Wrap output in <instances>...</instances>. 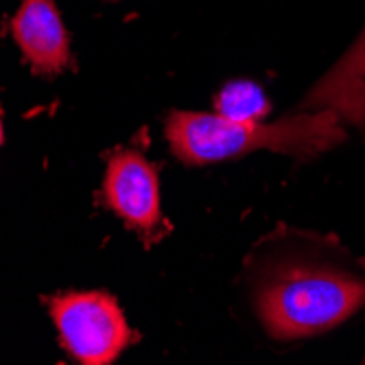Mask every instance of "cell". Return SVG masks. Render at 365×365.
Returning a JSON list of instances; mask_svg holds the SVG:
<instances>
[{
    "label": "cell",
    "instance_id": "obj_5",
    "mask_svg": "<svg viewBox=\"0 0 365 365\" xmlns=\"http://www.w3.org/2000/svg\"><path fill=\"white\" fill-rule=\"evenodd\" d=\"M11 36L36 73L57 75L71 66V38L55 0H22Z\"/></svg>",
    "mask_w": 365,
    "mask_h": 365
},
{
    "label": "cell",
    "instance_id": "obj_4",
    "mask_svg": "<svg viewBox=\"0 0 365 365\" xmlns=\"http://www.w3.org/2000/svg\"><path fill=\"white\" fill-rule=\"evenodd\" d=\"M103 202L129 227L151 237L162 223L160 184L153 164H149L138 151H116L108 162Z\"/></svg>",
    "mask_w": 365,
    "mask_h": 365
},
{
    "label": "cell",
    "instance_id": "obj_2",
    "mask_svg": "<svg viewBox=\"0 0 365 365\" xmlns=\"http://www.w3.org/2000/svg\"><path fill=\"white\" fill-rule=\"evenodd\" d=\"M365 304V280L324 264H284L258 289L256 309L276 339L319 335Z\"/></svg>",
    "mask_w": 365,
    "mask_h": 365
},
{
    "label": "cell",
    "instance_id": "obj_3",
    "mask_svg": "<svg viewBox=\"0 0 365 365\" xmlns=\"http://www.w3.org/2000/svg\"><path fill=\"white\" fill-rule=\"evenodd\" d=\"M59 344L83 365H108L138 339L108 293H63L48 302Z\"/></svg>",
    "mask_w": 365,
    "mask_h": 365
},
{
    "label": "cell",
    "instance_id": "obj_7",
    "mask_svg": "<svg viewBox=\"0 0 365 365\" xmlns=\"http://www.w3.org/2000/svg\"><path fill=\"white\" fill-rule=\"evenodd\" d=\"M217 114L230 120H262L272 106L262 88L254 81H232L215 98Z\"/></svg>",
    "mask_w": 365,
    "mask_h": 365
},
{
    "label": "cell",
    "instance_id": "obj_1",
    "mask_svg": "<svg viewBox=\"0 0 365 365\" xmlns=\"http://www.w3.org/2000/svg\"><path fill=\"white\" fill-rule=\"evenodd\" d=\"M341 116L335 110H311L278 123L230 120L219 114L173 112L167 120V138L173 153L192 167L230 160L258 149L313 160L346 140Z\"/></svg>",
    "mask_w": 365,
    "mask_h": 365
},
{
    "label": "cell",
    "instance_id": "obj_8",
    "mask_svg": "<svg viewBox=\"0 0 365 365\" xmlns=\"http://www.w3.org/2000/svg\"><path fill=\"white\" fill-rule=\"evenodd\" d=\"M3 140H5V134H3V123H0V145H3Z\"/></svg>",
    "mask_w": 365,
    "mask_h": 365
},
{
    "label": "cell",
    "instance_id": "obj_6",
    "mask_svg": "<svg viewBox=\"0 0 365 365\" xmlns=\"http://www.w3.org/2000/svg\"><path fill=\"white\" fill-rule=\"evenodd\" d=\"M326 108L350 125L365 127V31L302 101V110Z\"/></svg>",
    "mask_w": 365,
    "mask_h": 365
}]
</instances>
